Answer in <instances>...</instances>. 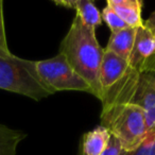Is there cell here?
Returning a JSON list of instances; mask_svg holds the SVG:
<instances>
[{
	"label": "cell",
	"instance_id": "10",
	"mask_svg": "<svg viewBox=\"0 0 155 155\" xmlns=\"http://www.w3.org/2000/svg\"><path fill=\"white\" fill-rule=\"evenodd\" d=\"M112 134L103 125H98L83 135L80 152L84 155H102L110 144Z\"/></svg>",
	"mask_w": 155,
	"mask_h": 155
},
{
	"label": "cell",
	"instance_id": "15",
	"mask_svg": "<svg viewBox=\"0 0 155 155\" xmlns=\"http://www.w3.org/2000/svg\"><path fill=\"white\" fill-rule=\"evenodd\" d=\"M154 139V130L149 132L148 136L144 139V141L134 151H121L120 155H150L151 154V148H152V142Z\"/></svg>",
	"mask_w": 155,
	"mask_h": 155
},
{
	"label": "cell",
	"instance_id": "18",
	"mask_svg": "<svg viewBox=\"0 0 155 155\" xmlns=\"http://www.w3.org/2000/svg\"><path fill=\"white\" fill-rule=\"evenodd\" d=\"M155 71V52L153 54L152 58L150 60V62L148 63L146 67V70H144V73H152Z\"/></svg>",
	"mask_w": 155,
	"mask_h": 155
},
{
	"label": "cell",
	"instance_id": "19",
	"mask_svg": "<svg viewBox=\"0 0 155 155\" xmlns=\"http://www.w3.org/2000/svg\"><path fill=\"white\" fill-rule=\"evenodd\" d=\"M149 74H150V77L152 78L153 82H154V84H155V71H154V72H152V73H149Z\"/></svg>",
	"mask_w": 155,
	"mask_h": 155
},
{
	"label": "cell",
	"instance_id": "8",
	"mask_svg": "<svg viewBox=\"0 0 155 155\" xmlns=\"http://www.w3.org/2000/svg\"><path fill=\"white\" fill-rule=\"evenodd\" d=\"M53 3L58 7H63L65 9H71L77 12L75 15L79 16L80 19L86 26L96 29L97 27L101 26L102 18L101 13L93 1L89 0H60Z\"/></svg>",
	"mask_w": 155,
	"mask_h": 155
},
{
	"label": "cell",
	"instance_id": "13",
	"mask_svg": "<svg viewBox=\"0 0 155 155\" xmlns=\"http://www.w3.org/2000/svg\"><path fill=\"white\" fill-rule=\"evenodd\" d=\"M101 18L104 22L106 24V26L110 28V33L117 32V31L123 30V29L127 28V25L119 17V15L108 5H106L103 9L101 13Z\"/></svg>",
	"mask_w": 155,
	"mask_h": 155
},
{
	"label": "cell",
	"instance_id": "6",
	"mask_svg": "<svg viewBox=\"0 0 155 155\" xmlns=\"http://www.w3.org/2000/svg\"><path fill=\"white\" fill-rule=\"evenodd\" d=\"M129 69L130 64L127 61L115 54L114 52L104 49L99 74L102 98H103V94L105 91H107L113 86H115L127 74Z\"/></svg>",
	"mask_w": 155,
	"mask_h": 155
},
{
	"label": "cell",
	"instance_id": "11",
	"mask_svg": "<svg viewBox=\"0 0 155 155\" xmlns=\"http://www.w3.org/2000/svg\"><path fill=\"white\" fill-rule=\"evenodd\" d=\"M136 32H137L136 28L127 27L123 30L110 33L105 49L114 52L115 54L130 62L132 50L134 47V41H135Z\"/></svg>",
	"mask_w": 155,
	"mask_h": 155
},
{
	"label": "cell",
	"instance_id": "17",
	"mask_svg": "<svg viewBox=\"0 0 155 155\" xmlns=\"http://www.w3.org/2000/svg\"><path fill=\"white\" fill-rule=\"evenodd\" d=\"M143 25L153 33V34H155V11L149 16V18L146 21H143Z\"/></svg>",
	"mask_w": 155,
	"mask_h": 155
},
{
	"label": "cell",
	"instance_id": "3",
	"mask_svg": "<svg viewBox=\"0 0 155 155\" xmlns=\"http://www.w3.org/2000/svg\"><path fill=\"white\" fill-rule=\"evenodd\" d=\"M105 127L120 143L123 151H134L144 141L149 134L146 117L140 107L127 104L115 110L106 118L101 119Z\"/></svg>",
	"mask_w": 155,
	"mask_h": 155
},
{
	"label": "cell",
	"instance_id": "14",
	"mask_svg": "<svg viewBox=\"0 0 155 155\" xmlns=\"http://www.w3.org/2000/svg\"><path fill=\"white\" fill-rule=\"evenodd\" d=\"M12 53L8 46L7 36H5V19H3V1L0 0V58H8Z\"/></svg>",
	"mask_w": 155,
	"mask_h": 155
},
{
	"label": "cell",
	"instance_id": "12",
	"mask_svg": "<svg viewBox=\"0 0 155 155\" xmlns=\"http://www.w3.org/2000/svg\"><path fill=\"white\" fill-rule=\"evenodd\" d=\"M27 137V134L0 124V155H16L18 144Z\"/></svg>",
	"mask_w": 155,
	"mask_h": 155
},
{
	"label": "cell",
	"instance_id": "16",
	"mask_svg": "<svg viewBox=\"0 0 155 155\" xmlns=\"http://www.w3.org/2000/svg\"><path fill=\"white\" fill-rule=\"evenodd\" d=\"M121 151H122V149H121L120 143H119L118 140L114 136H112L110 144H108V148L106 149V151L102 155H120ZM80 155H84V154L82 152H80Z\"/></svg>",
	"mask_w": 155,
	"mask_h": 155
},
{
	"label": "cell",
	"instance_id": "2",
	"mask_svg": "<svg viewBox=\"0 0 155 155\" xmlns=\"http://www.w3.org/2000/svg\"><path fill=\"white\" fill-rule=\"evenodd\" d=\"M0 89L28 97L35 101L54 95L43 82L36 69V61L12 54L0 58Z\"/></svg>",
	"mask_w": 155,
	"mask_h": 155
},
{
	"label": "cell",
	"instance_id": "7",
	"mask_svg": "<svg viewBox=\"0 0 155 155\" xmlns=\"http://www.w3.org/2000/svg\"><path fill=\"white\" fill-rule=\"evenodd\" d=\"M155 52V34L146 26L137 29L134 47L130 58V67L139 73H144L146 67Z\"/></svg>",
	"mask_w": 155,
	"mask_h": 155
},
{
	"label": "cell",
	"instance_id": "1",
	"mask_svg": "<svg viewBox=\"0 0 155 155\" xmlns=\"http://www.w3.org/2000/svg\"><path fill=\"white\" fill-rule=\"evenodd\" d=\"M60 53L81 77L91 85L94 96L101 101L102 91L99 74L104 49L96 37V29L83 24L75 15L67 34L61 41Z\"/></svg>",
	"mask_w": 155,
	"mask_h": 155
},
{
	"label": "cell",
	"instance_id": "9",
	"mask_svg": "<svg viewBox=\"0 0 155 155\" xmlns=\"http://www.w3.org/2000/svg\"><path fill=\"white\" fill-rule=\"evenodd\" d=\"M106 5L112 8L130 28L138 29L143 26L141 0H107Z\"/></svg>",
	"mask_w": 155,
	"mask_h": 155
},
{
	"label": "cell",
	"instance_id": "5",
	"mask_svg": "<svg viewBox=\"0 0 155 155\" xmlns=\"http://www.w3.org/2000/svg\"><path fill=\"white\" fill-rule=\"evenodd\" d=\"M131 104L142 110L148 131L155 129V84L149 73H141Z\"/></svg>",
	"mask_w": 155,
	"mask_h": 155
},
{
	"label": "cell",
	"instance_id": "4",
	"mask_svg": "<svg viewBox=\"0 0 155 155\" xmlns=\"http://www.w3.org/2000/svg\"><path fill=\"white\" fill-rule=\"evenodd\" d=\"M36 69L43 82L53 91H84L94 96L93 88L67 62L62 53L47 60L36 61Z\"/></svg>",
	"mask_w": 155,
	"mask_h": 155
}]
</instances>
